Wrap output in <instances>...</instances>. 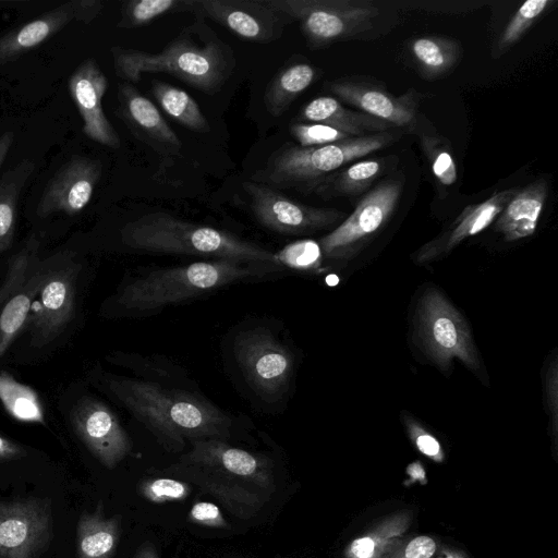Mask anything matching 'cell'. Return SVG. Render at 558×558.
Masks as SVG:
<instances>
[{"instance_id":"9","label":"cell","mask_w":558,"mask_h":558,"mask_svg":"<svg viewBox=\"0 0 558 558\" xmlns=\"http://www.w3.org/2000/svg\"><path fill=\"white\" fill-rule=\"evenodd\" d=\"M416 313L421 342L433 361L445 368L457 357L474 371L480 367L464 318L439 291H426Z\"/></svg>"},{"instance_id":"37","label":"cell","mask_w":558,"mask_h":558,"mask_svg":"<svg viewBox=\"0 0 558 558\" xmlns=\"http://www.w3.org/2000/svg\"><path fill=\"white\" fill-rule=\"evenodd\" d=\"M279 263L284 267L296 269H311L319 265L322 250L318 243L312 240L293 242L277 253Z\"/></svg>"},{"instance_id":"28","label":"cell","mask_w":558,"mask_h":558,"mask_svg":"<svg viewBox=\"0 0 558 558\" xmlns=\"http://www.w3.org/2000/svg\"><path fill=\"white\" fill-rule=\"evenodd\" d=\"M315 69L304 62L293 63L280 70L267 86L264 104L267 111L279 117L313 83Z\"/></svg>"},{"instance_id":"3","label":"cell","mask_w":558,"mask_h":558,"mask_svg":"<svg viewBox=\"0 0 558 558\" xmlns=\"http://www.w3.org/2000/svg\"><path fill=\"white\" fill-rule=\"evenodd\" d=\"M281 265L214 259L151 270L123 284L112 298L114 310L144 313L180 303L221 287L282 271Z\"/></svg>"},{"instance_id":"21","label":"cell","mask_w":558,"mask_h":558,"mask_svg":"<svg viewBox=\"0 0 558 558\" xmlns=\"http://www.w3.org/2000/svg\"><path fill=\"white\" fill-rule=\"evenodd\" d=\"M119 116L135 134L160 151L178 153L182 143L157 107L131 83L118 88Z\"/></svg>"},{"instance_id":"39","label":"cell","mask_w":558,"mask_h":558,"mask_svg":"<svg viewBox=\"0 0 558 558\" xmlns=\"http://www.w3.org/2000/svg\"><path fill=\"white\" fill-rule=\"evenodd\" d=\"M487 3V1H408L396 2L393 4H402L407 8L424 10L428 12L458 14L480 9Z\"/></svg>"},{"instance_id":"5","label":"cell","mask_w":558,"mask_h":558,"mask_svg":"<svg viewBox=\"0 0 558 558\" xmlns=\"http://www.w3.org/2000/svg\"><path fill=\"white\" fill-rule=\"evenodd\" d=\"M111 54L116 74L128 83L140 82L143 73H168L207 94L222 87L234 64L222 43L198 46L184 34L159 52L114 46Z\"/></svg>"},{"instance_id":"20","label":"cell","mask_w":558,"mask_h":558,"mask_svg":"<svg viewBox=\"0 0 558 558\" xmlns=\"http://www.w3.org/2000/svg\"><path fill=\"white\" fill-rule=\"evenodd\" d=\"M342 101L392 126L412 128L416 123L418 97L413 89L395 96L383 87L353 80L335 81L327 87Z\"/></svg>"},{"instance_id":"11","label":"cell","mask_w":558,"mask_h":558,"mask_svg":"<svg viewBox=\"0 0 558 558\" xmlns=\"http://www.w3.org/2000/svg\"><path fill=\"white\" fill-rule=\"evenodd\" d=\"M234 355L250 385L265 399L276 400L287 389L293 372L290 350L266 328L240 332Z\"/></svg>"},{"instance_id":"44","label":"cell","mask_w":558,"mask_h":558,"mask_svg":"<svg viewBox=\"0 0 558 558\" xmlns=\"http://www.w3.org/2000/svg\"><path fill=\"white\" fill-rule=\"evenodd\" d=\"M14 142V132L5 131L0 135V168L2 167L7 156Z\"/></svg>"},{"instance_id":"30","label":"cell","mask_w":558,"mask_h":558,"mask_svg":"<svg viewBox=\"0 0 558 558\" xmlns=\"http://www.w3.org/2000/svg\"><path fill=\"white\" fill-rule=\"evenodd\" d=\"M151 93L161 109L186 129L207 133L210 130L208 120L201 111L197 102L183 89L156 81Z\"/></svg>"},{"instance_id":"23","label":"cell","mask_w":558,"mask_h":558,"mask_svg":"<svg viewBox=\"0 0 558 558\" xmlns=\"http://www.w3.org/2000/svg\"><path fill=\"white\" fill-rule=\"evenodd\" d=\"M548 195V183L541 178L519 190L495 219L494 229L512 242L531 236Z\"/></svg>"},{"instance_id":"33","label":"cell","mask_w":558,"mask_h":558,"mask_svg":"<svg viewBox=\"0 0 558 558\" xmlns=\"http://www.w3.org/2000/svg\"><path fill=\"white\" fill-rule=\"evenodd\" d=\"M553 4H556L555 0H527L522 3L500 34L496 56L499 57L514 46Z\"/></svg>"},{"instance_id":"15","label":"cell","mask_w":558,"mask_h":558,"mask_svg":"<svg viewBox=\"0 0 558 558\" xmlns=\"http://www.w3.org/2000/svg\"><path fill=\"white\" fill-rule=\"evenodd\" d=\"M50 536L48 504L36 499L0 502V558H39Z\"/></svg>"},{"instance_id":"42","label":"cell","mask_w":558,"mask_h":558,"mask_svg":"<svg viewBox=\"0 0 558 558\" xmlns=\"http://www.w3.org/2000/svg\"><path fill=\"white\" fill-rule=\"evenodd\" d=\"M436 543L428 536H416L398 549L391 558H432Z\"/></svg>"},{"instance_id":"24","label":"cell","mask_w":558,"mask_h":558,"mask_svg":"<svg viewBox=\"0 0 558 558\" xmlns=\"http://www.w3.org/2000/svg\"><path fill=\"white\" fill-rule=\"evenodd\" d=\"M303 120L322 123L344 132L353 137H362L387 132L392 125L361 111L344 108L330 96H322L310 101L302 110Z\"/></svg>"},{"instance_id":"22","label":"cell","mask_w":558,"mask_h":558,"mask_svg":"<svg viewBox=\"0 0 558 558\" xmlns=\"http://www.w3.org/2000/svg\"><path fill=\"white\" fill-rule=\"evenodd\" d=\"M519 190L511 187L496 192L482 203L466 206L442 234L423 247L421 257L427 259L448 253L464 239L483 231L495 221Z\"/></svg>"},{"instance_id":"43","label":"cell","mask_w":558,"mask_h":558,"mask_svg":"<svg viewBox=\"0 0 558 558\" xmlns=\"http://www.w3.org/2000/svg\"><path fill=\"white\" fill-rule=\"evenodd\" d=\"M27 454L19 442L0 434V461L15 460Z\"/></svg>"},{"instance_id":"8","label":"cell","mask_w":558,"mask_h":558,"mask_svg":"<svg viewBox=\"0 0 558 558\" xmlns=\"http://www.w3.org/2000/svg\"><path fill=\"white\" fill-rule=\"evenodd\" d=\"M299 23L307 44L320 48L369 35L381 22L384 9L372 0H265Z\"/></svg>"},{"instance_id":"34","label":"cell","mask_w":558,"mask_h":558,"mask_svg":"<svg viewBox=\"0 0 558 558\" xmlns=\"http://www.w3.org/2000/svg\"><path fill=\"white\" fill-rule=\"evenodd\" d=\"M405 521L402 519L381 526L375 533L354 539L348 548L349 558H378L389 550L402 533Z\"/></svg>"},{"instance_id":"19","label":"cell","mask_w":558,"mask_h":558,"mask_svg":"<svg viewBox=\"0 0 558 558\" xmlns=\"http://www.w3.org/2000/svg\"><path fill=\"white\" fill-rule=\"evenodd\" d=\"M198 9L236 36L251 41H272L290 21L265 0H197Z\"/></svg>"},{"instance_id":"1","label":"cell","mask_w":558,"mask_h":558,"mask_svg":"<svg viewBox=\"0 0 558 558\" xmlns=\"http://www.w3.org/2000/svg\"><path fill=\"white\" fill-rule=\"evenodd\" d=\"M99 390L129 410L168 450L184 448L185 440L231 436L232 418L203 397L156 383L102 371L90 374Z\"/></svg>"},{"instance_id":"38","label":"cell","mask_w":558,"mask_h":558,"mask_svg":"<svg viewBox=\"0 0 558 558\" xmlns=\"http://www.w3.org/2000/svg\"><path fill=\"white\" fill-rule=\"evenodd\" d=\"M422 146L437 180L446 186L457 181V168L451 154L434 137H422Z\"/></svg>"},{"instance_id":"16","label":"cell","mask_w":558,"mask_h":558,"mask_svg":"<svg viewBox=\"0 0 558 558\" xmlns=\"http://www.w3.org/2000/svg\"><path fill=\"white\" fill-rule=\"evenodd\" d=\"M102 174L99 159L74 155L47 182L36 207L39 218L80 214L90 202Z\"/></svg>"},{"instance_id":"45","label":"cell","mask_w":558,"mask_h":558,"mask_svg":"<svg viewBox=\"0 0 558 558\" xmlns=\"http://www.w3.org/2000/svg\"><path fill=\"white\" fill-rule=\"evenodd\" d=\"M133 558H160L156 547L151 543H143Z\"/></svg>"},{"instance_id":"6","label":"cell","mask_w":558,"mask_h":558,"mask_svg":"<svg viewBox=\"0 0 558 558\" xmlns=\"http://www.w3.org/2000/svg\"><path fill=\"white\" fill-rule=\"evenodd\" d=\"M396 138L387 131L322 146L286 147L269 159L256 178L260 183L279 187L314 190L335 170L384 148Z\"/></svg>"},{"instance_id":"7","label":"cell","mask_w":558,"mask_h":558,"mask_svg":"<svg viewBox=\"0 0 558 558\" xmlns=\"http://www.w3.org/2000/svg\"><path fill=\"white\" fill-rule=\"evenodd\" d=\"M81 270L69 250L41 258L39 286L24 330L31 347L50 348L70 329L76 316Z\"/></svg>"},{"instance_id":"4","label":"cell","mask_w":558,"mask_h":558,"mask_svg":"<svg viewBox=\"0 0 558 558\" xmlns=\"http://www.w3.org/2000/svg\"><path fill=\"white\" fill-rule=\"evenodd\" d=\"M121 239L126 246L143 252L281 265L277 254L267 248L165 211L149 213L128 222L121 229Z\"/></svg>"},{"instance_id":"29","label":"cell","mask_w":558,"mask_h":558,"mask_svg":"<svg viewBox=\"0 0 558 558\" xmlns=\"http://www.w3.org/2000/svg\"><path fill=\"white\" fill-rule=\"evenodd\" d=\"M411 56L424 77L435 78L444 75L459 62L462 50L458 41L425 35L411 40Z\"/></svg>"},{"instance_id":"17","label":"cell","mask_w":558,"mask_h":558,"mask_svg":"<svg viewBox=\"0 0 558 558\" xmlns=\"http://www.w3.org/2000/svg\"><path fill=\"white\" fill-rule=\"evenodd\" d=\"M102 10L99 0H71L40 14L0 37V65L37 48L72 22L89 24Z\"/></svg>"},{"instance_id":"40","label":"cell","mask_w":558,"mask_h":558,"mask_svg":"<svg viewBox=\"0 0 558 558\" xmlns=\"http://www.w3.org/2000/svg\"><path fill=\"white\" fill-rule=\"evenodd\" d=\"M189 520L208 527L222 529L228 525L220 508L209 501L195 502L189 512Z\"/></svg>"},{"instance_id":"25","label":"cell","mask_w":558,"mask_h":558,"mask_svg":"<svg viewBox=\"0 0 558 558\" xmlns=\"http://www.w3.org/2000/svg\"><path fill=\"white\" fill-rule=\"evenodd\" d=\"M121 535L119 518H106L101 507L81 515L76 527L77 558H112Z\"/></svg>"},{"instance_id":"2","label":"cell","mask_w":558,"mask_h":558,"mask_svg":"<svg viewBox=\"0 0 558 558\" xmlns=\"http://www.w3.org/2000/svg\"><path fill=\"white\" fill-rule=\"evenodd\" d=\"M162 474L184 481L214 497L241 520L256 517L277 490L274 461L222 439L191 441V449Z\"/></svg>"},{"instance_id":"31","label":"cell","mask_w":558,"mask_h":558,"mask_svg":"<svg viewBox=\"0 0 558 558\" xmlns=\"http://www.w3.org/2000/svg\"><path fill=\"white\" fill-rule=\"evenodd\" d=\"M383 168L380 160H361L335 175H329L315 190L322 196L359 195L374 183Z\"/></svg>"},{"instance_id":"12","label":"cell","mask_w":558,"mask_h":558,"mask_svg":"<svg viewBox=\"0 0 558 558\" xmlns=\"http://www.w3.org/2000/svg\"><path fill=\"white\" fill-rule=\"evenodd\" d=\"M402 187L400 180H387L374 187L339 227L320 239L322 254L343 258L357 252L390 219Z\"/></svg>"},{"instance_id":"27","label":"cell","mask_w":558,"mask_h":558,"mask_svg":"<svg viewBox=\"0 0 558 558\" xmlns=\"http://www.w3.org/2000/svg\"><path fill=\"white\" fill-rule=\"evenodd\" d=\"M0 403L20 423L47 426L45 405L37 390L3 369L0 371Z\"/></svg>"},{"instance_id":"46","label":"cell","mask_w":558,"mask_h":558,"mask_svg":"<svg viewBox=\"0 0 558 558\" xmlns=\"http://www.w3.org/2000/svg\"><path fill=\"white\" fill-rule=\"evenodd\" d=\"M439 558H463V557L458 554H454V553H449V554H445V555L440 556Z\"/></svg>"},{"instance_id":"32","label":"cell","mask_w":558,"mask_h":558,"mask_svg":"<svg viewBox=\"0 0 558 558\" xmlns=\"http://www.w3.org/2000/svg\"><path fill=\"white\" fill-rule=\"evenodd\" d=\"M198 7L197 0H130L122 4L119 28H135L175 11Z\"/></svg>"},{"instance_id":"13","label":"cell","mask_w":558,"mask_h":558,"mask_svg":"<svg viewBox=\"0 0 558 558\" xmlns=\"http://www.w3.org/2000/svg\"><path fill=\"white\" fill-rule=\"evenodd\" d=\"M77 438L107 469H114L131 452L132 442L116 413L100 399L81 397L70 410Z\"/></svg>"},{"instance_id":"26","label":"cell","mask_w":558,"mask_h":558,"mask_svg":"<svg viewBox=\"0 0 558 558\" xmlns=\"http://www.w3.org/2000/svg\"><path fill=\"white\" fill-rule=\"evenodd\" d=\"M35 168L32 159L24 158L0 178V255L13 245L20 197Z\"/></svg>"},{"instance_id":"10","label":"cell","mask_w":558,"mask_h":558,"mask_svg":"<svg viewBox=\"0 0 558 558\" xmlns=\"http://www.w3.org/2000/svg\"><path fill=\"white\" fill-rule=\"evenodd\" d=\"M40 244L31 234L11 257L0 284V361L25 330L39 286Z\"/></svg>"},{"instance_id":"36","label":"cell","mask_w":558,"mask_h":558,"mask_svg":"<svg viewBox=\"0 0 558 558\" xmlns=\"http://www.w3.org/2000/svg\"><path fill=\"white\" fill-rule=\"evenodd\" d=\"M290 132L301 147L322 146L353 137L326 124L313 122H295L290 125Z\"/></svg>"},{"instance_id":"18","label":"cell","mask_w":558,"mask_h":558,"mask_svg":"<svg viewBox=\"0 0 558 558\" xmlns=\"http://www.w3.org/2000/svg\"><path fill=\"white\" fill-rule=\"evenodd\" d=\"M107 87L108 80L93 58L83 60L68 80L70 96L83 121V133L89 140L116 149L120 147V136L102 108Z\"/></svg>"},{"instance_id":"41","label":"cell","mask_w":558,"mask_h":558,"mask_svg":"<svg viewBox=\"0 0 558 558\" xmlns=\"http://www.w3.org/2000/svg\"><path fill=\"white\" fill-rule=\"evenodd\" d=\"M407 418V426L411 437L413 438L417 449L433 459L440 460L442 457L439 442L429 433L423 429L416 422L410 417Z\"/></svg>"},{"instance_id":"14","label":"cell","mask_w":558,"mask_h":558,"mask_svg":"<svg viewBox=\"0 0 558 558\" xmlns=\"http://www.w3.org/2000/svg\"><path fill=\"white\" fill-rule=\"evenodd\" d=\"M243 189L251 198L255 218L267 229L283 234H304L325 229L343 214L333 208L301 204L260 182L245 181Z\"/></svg>"},{"instance_id":"35","label":"cell","mask_w":558,"mask_h":558,"mask_svg":"<svg viewBox=\"0 0 558 558\" xmlns=\"http://www.w3.org/2000/svg\"><path fill=\"white\" fill-rule=\"evenodd\" d=\"M136 490L150 502L163 504L184 500L190 496L192 485L169 476L147 477L140 481Z\"/></svg>"}]
</instances>
